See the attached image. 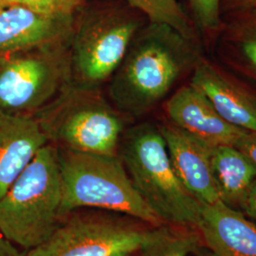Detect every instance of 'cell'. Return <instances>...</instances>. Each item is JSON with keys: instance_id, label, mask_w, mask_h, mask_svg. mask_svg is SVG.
<instances>
[{"instance_id": "cell-1", "label": "cell", "mask_w": 256, "mask_h": 256, "mask_svg": "<svg viewBox=\"0 0 256 256\" xmlns=\"http://www.w3.org/2000/svg\"><path fill=\"white\" fill-rule=\"evenodd\" d=\"M200 60L196 42L168 25L149 22L108 82V98L129 120L138 119L164 101Z\"/></svg>"}, {"instance_id": "cell-2", "label": "cell", "mask_w": 256, "mask_h": 256, "mask_svg": "<svg viewBox=\"0 0 256 256\" xmlns=\"http://www.w3.org/2000/svg\"><path fill=\"white\" fill-rule=\"evenodd\" d=\"M118 156L138 192L160 220L198 228L202 204L176 173L158 126L148 122L129 126Z\"/></svg>"}, {"instance_id": "cell-3", "label": "cell", "mask_w": 256, "mask_h": 256, "mask_svg": "<svg viewBox=\"0 0 256 256\" xmlns=\"http://www.w3.org/2000/svg\"><path fill=\"white\" fill-rule=\"evenodd\" d=\"M62 200L58 148L48 142L0 198V232L26 252L38 247L64 220Z\"/></svg>"}, {"instance_id": "cell-4", "label": "cell", "mask_w": 256, "mask_h": 256, "mask_svg": "<svg viewBox=\"0 0 256 256\" xmlns=\"http://www.w3.org/2000/svg\"><path fill=\"white\" fill-rule=\"evenodd\" d=\"M58 158L63 183V218L75 210L93 209L124 214L150 226L164 223L138 192L119 156L58 148Z\"/></svg>"}, {"instance_id": "cell-5", "label": "cell", "mask_w": 256, "mask_h": 256, "mask_svg": "<svg viewBox=\"0 0 256 256\" xmlns=\"http://www.w3.org/2000/svg\"><path fill=\"white\" fill-rule=\"evenodd\" d=\"M37 120L50 144L79 153L117 156L131 120L101 90L70 86Z\"/></svg>"}, {"instance_id": "cell-6", "label": "cell", "mask_w": 256, "mask_h": 256, "mask_svg": "<svg viewBox=\"0 0 256 256\" xmlns=\"http://www.w3.org/2000/svg\"><path fill=\"white\" fill-rule=\"evenodd\" d=\"M70 80V37L3 56L0 111L36 118L72 84Z\"/></svg>"}, {"instance_id": "cell-7", "label": "cell", "mask_w": 256, "mask_h": 256, "mask_svg": "<svg viewBox=\"0 0 256 256\" xmlns=\"http://www.w3.org/2000/svg\"><path fill=\"white\" fill-rule=\"evenodd\" d=\"M142 27L135 14L120 8L92 10L74 18L70 36L72 86L101 90Z\"/></svg>"}, {"instance_id": "cell-8", "label": "cell", "mask_w": 256, "mask_h": 256, "mask_svg": "<svg viewBox=\"0 0 256 256\" xmlns=\"http://www.w3.org/2000/svg\"><path fill=\"white\" fill-rule=\"evenodd\" d=\"M150 227L116 212L75 210L25 256H111L138 250Z\"/></svg>"}, {"instance_id": "cell-9", "label": "cell", "mask_w": 256, "mask_h": 256, "mask_svg": "<svg viewBox=\"0 0 256 256\" xmlns=\"http://www.w3.org/2000/svg\"><path fill=\"white\" fill-rule=\"evenodd\" d=\"M165 112L171 124L210 147L236 146L247 132L223 119L207 97L190 84L167 100Z\"/></svg>"}, {"instance_id": "cell-10", "label": "cell", "mask_w": 256, "mask_h": 256, "mask_svg": "<svg viewBox=\"0 0 256 256\" xmlns=\"http://www.w3.org/2000/svg\"><path fill=\"white\" fill-rule=\"evenodd\" d=\"M74 16L40 14L16 3L0 7V58L70 36Z\"/></svg>"}, {"instance_id": "cell-11", "label": "cell", "mask_w": 256, "mask_h": 256, "mask_svg": "<svg viewBox=\"0 0 256 256\" xmlns=\"http://www.w3.org/2000/svg\"><path fill=\"white\" fill-rule=\"evenodd\" d=\"M176 173L202 205L220 202L210 167V148L171 122L158 126Z\"/></svg>"}, {"instance_id": "cell-12", "label": "cell", "mask_w": 256, "mask_h": 256, "mask_svg": "<svg viewBox=\"0 0 256 256\" xmlns=\"http://www.w3.org/2000/svg\"><path fill=\"white\" fill-rule=\"evenodd\" d=\"M198 229L216 256H256V224L221 202L202 205Z\"/></svg>"}, {"instance_id": "cell-13", "label": "cell", "mask_w": 256, "mask_h": 256, "mask_svg": "<svg viewBox=\"0 0 256 256\" xmlns=\"http://www.w3.org/2000/svg\"><path fill=\"white\" fill-rule=\"evenodd\" d=\"M190 84L202 92L229 124L256 132V95L202 59L194 68Z\"/></svg>"}, {"instance_id": "cell-14", "label": "cell", "mask_w": 256, "mask_h": 256, "mask_svg": "<svg viewBox=\"0 0 256 256\" xmlns=\"http://www.w3.org/2000/svg\"><path fill=\"white\" fill-rule=\"evenodd\" d=\"M46 144L36 118L0 111V198Z\"/></svg>"}, {"instance_id": "cell-15", "label": "cell", "mask_w": 256, "mask_h": 256, "mask_svg": "<svg viewBox=\"0 0 256 256\" xmlns=\"http://www.w3.org/2000/svg\"><path fill=\"white\" fill-rule=\"evenodd\" d=\"M210 167L220 202L240 210L256 180V165L234 146L210 148Z\"/></svg>"}, {"instance_id": "cell-16", "label": "cell", "mask_w": 256, "mask_h": 256, "mask_svg": "<svg viewBox=\"0 0 256 256\" xmlns=\"http://www.w3.org/2000/svg\"><path fill=\"white\" fill-rule=\"evenodd\" d=\"M204 247L198 227L162 223L147 230L138 256H192Z\"/></svg>"}, {"instance_id": "cell-17", "label": "cell", "mask_w": 256, "mask_h": 256, "mask_svg": "<svg viewBox=\"0 0 256 256\" xmlns=\"http://www.w3.org/2000/svg\"><path fill=\"white\" fill-rule=\"evenodd\" d=\"M227 40L241 64L256 78V8L234 14Z\"/></svg>"}, {"instance_id": "cell-18", "label": "cell", "mask_w": 256, "mask_h": 256, "mask_svg": "<svg viewBox=\"0 0 256 256\" xmlns=\"http://www.w3.org/2000/svg\"><path fill=\"white\" fill-rule=\"evenodd\" d=\"M130 7L144 14L149 22L165 24L196 42L194 30L178 0H126Z\"/></svg>"}, {"instance_id": "cell-19", "label": "cell", "mask_w": 256, "mask_h": 256, "mask_svg": "<svg viewBox=\"0 0 256 256\" xmlns=\"http://www.w3.org/2000/svg\"><path fill=\"white\" fill-rule=\"evenodd\" d=\"M196 26L204 32L218 28L221 25L222 0H188Z\"/></svg>"}, {"instance_id": "cell-20", "label": "cell", "mask_w": 256, "mask_h": 256, "mask_svg": "<svg viewBox=\"0 0 256 256\" xmlns=\"http://www.w3.org/2000/svg\"><path fill=\"white\" fill-rule=\"evenodd\" d=\"M84 0H7L26 6L40 14L54 16H74Z\"/></svg>"}, {"instance_id": "cell-21", "label": "cell", "mask_w": 256, "mask_h": 256, "mask_svg": "<svg viewBox=\"0 0 256 256\" xmlns=\"http://www.w3.org/2000/svg\"><path fill=\"white\" fill-rule=\"evenodd\" d=\"M236 147L241 150L256 165V132H246L238 140Z\"/></svg>"}, {"instance_id": "cell-22", "label": "cell", "mask_w": 256, "mask_h": 256, "mask_svg": "<svg viewBox=\"0 0 256 256\" xmlns=\"http://www.w3.org/2000/svg\"><path fill=\"white\" fill-rule=\"evenodd\" d=\"M241 212L256 224V180L248 192L241 207Z\"/></svg>"}, {"instance_id": "cell-23", "label": "cell", "mask_w": 256, "mask_h": 256, "mask_svg": "<svg viewBox=\"0 0 256 256\" xmlns=\"http://www.w3.org/2000/svg\"><path fill=\"white\" fill-rule=\"evenodd\" d=\"M256 8V0H222L221 12L227 10L232 14Z\"/></svg>"}, {"instance_id": "cell-24", "label": "cell", "mask_w": 256, "mask_h": 256, "mask_svg": "<svg viewBox=\"0 0 256 256\" xmlns=\"http://www.w3.org/2000/svg\"><path fill=\"white\" fill-rule=\"evenodd\" d=\"M25 252L20 250L19 247L10 242L0 232V256H25Z\"/></svg>"}, {"instance_id": "cell-25", "label": "cell", "mask_w": 256, "mask_h": 256, "mask_svg": "<svg viewBox=\"0 0 256 256\" xmlns=\"http://www.w3.org/2000/svg\"><path fill=\"white\" fill-rule=\"evenodd\" d=\"M192 256H216L212 252H210V250L207 247L202 248L200 252H198L196 254H194Z\"/></svg>"}, {"instance_id": "cell-26", "label": "cell", "mask_w": 256, "mask_h": 256, "mask_svg": "<svg viewBox=\"0 0 256 256\" xmlns=\"http://www.w3.org/2000/svg\"><path fill=\"white\" fill-rule=\"evenodd\" d=\"M111 256H138V250H132V252H122L116 254Z\"/></svg>"}, {"instance_id": "cell-27", "label": "cell", "mask_w": 256, "mask_h": 256, "mask_svg": "<svg viewBox=\"0 0 256 256\" xmlns=\"http://www.w3.org/2000/svg\"><path fill=\"white\" fill-rule=\"evenodd\" d=\"M6 3H8V2H7V0H0V7H1V6H3V5H4V4H6Z\"/></svg>"}]
</instances>
